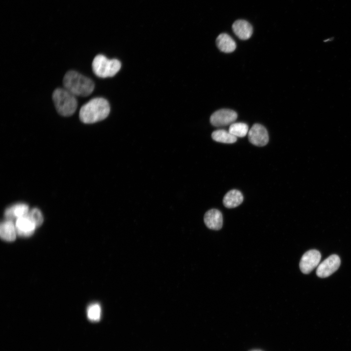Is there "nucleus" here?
<instances>
[{"label": "nucleus", "mask_w": 351, "mask_h": 351, "mask_svg": "<svg viewBox=\"0 0 351 351\" xmlns=\"http://www.w3.org/2000/svg\"><path fill=\"white\" fill-rule=\"evenodd\" d=\"M110 111V105L106 99L102 98H96L90 100L80 108L79 117L83 123H94L106 118Z\"/></svg>", "instance_id": "1"}, {"label": "nucleus", "mask_w": 351, "mask_h": 351, "mask_svg": "<svg viewBox=\"0 0 351 351\" xmlns=\"http://www.w3.org/2000/svg\"><path fill=\"white\" fill-rule=\"evenodd\" d=\"M62 83L64 88L75 96L85 97L94 91L95 84L90 78L74 70L66 72L63 77Z\"/></svg>", "instance_id": "2"}, {"label": "nucleus", "mask_w": 351, "mask_h": 351, "mask_svg": "<svg viewBox=\"0 0 351 351\" xmlns=\"http://www.w3.org/2000/svg\"><path fill=\"white\" fill-rule=\"evenodd\" d=\"M52 99L57 111L62 116H71L77 109L76 96L64 88L56 89L52 94Z\"/></svg>", "instance_id": "3"}, {"label": "nucleus", "mask_w": 351, "mask_h": 351, "mask_svg": "<svg viewBox=\"0 0 351 351\" xmlns=\"http://www.w3.org/2000/svg\"><path fill=\"white\" fill-rule=\"evenodd\" d=\"M93 71L98 77L101 78L112 77L119 71L120 62L117 59H108L103 55L96 56L92 62Z\"/></svg>", "instance_id": "4"}, {"label": "nucleus", "mask_w": 351, "mask_h": 351, "mask_svg": "<svg viewBox=\"0 0 351 351\" xmlns=\"http://www.w3.org/2000/svg\"><path fill=\"white\" fill-rule=\"evenodd\" d=\"M237 117V113L234 110L222 109L215 111L211 116L210 122L215 127L224 126L232 124Z\"/></svg>", "instance_id": "5"}, {"label": "nucleus", "mask_w": 351, "mask_h": 351, "mask_svg": "<svg viewBox=\"0 0 351 351\" xmlns=\"http://www.w3.org/2000/svg\"><path fill=\"white\" fill-rule=\"evenodd\" d=\"M321 257V254L317 250H311L306 252L299 263L301 272L305 274L309 273L319 264Z\"/></svg>", "instance_id": "6"}, {"label": "nucleus", "mask_w": 351, "mask_h": 351, "mask_svg": "<svg viewBox=\"0 0 351 351\" xmlns=\"http://www.w3.org/2000/svg\"><path fill=\"white\" fill-rule=\"evenodd\" d=\"M340 263V259L337 255H330L318 266L316 270L317 275L321 278L329 276L338 269Z\"/></svg>", "instance_id": "7"}, {"label": "nucleus", "mask_w": 351, "mask_h": 351, "mask_svg": "<svg viewBox=\"0 0 351 351\" xmlns=\"http://www.w3.org/2000/svg\"><path fill=\"white\" fill-rule=\"evenodd\" d=\"M250 142L257 146L266 145L269 141V135L267 129L260 124H254L248 132Z\"/></svg>", "instance_id": "8"}, {"label": "nucleus", "mask_w": 351, "mask_h": 351, "mask_svg": "<svg viewBox=\"0 0 351 351\" xmlns=\"http://www.w3.org/2000/svg\"><path fill=\"white\" fill-rule=\"evenodd\" d=\"M15 224L17 234L22 236L31 235L37 228L27 214L18 218Z\"/></svg>", "instance_id": "9"}, {"label": "nucleus", "mask_w": 351, "mask_h": 351, "mask_svg": "<svg viewBox=\"0 0 351 351\" xmlns=\"http://www.w3.org/2000/svg\"><path fill=\"white\" fill-rule=\"evenodd\" d=\"M204 221L206 226L209 229L218 230L222 226V214L217 209H211L205 213L204 216Z\"/></svg>", "instance_id": "10"}, {"label": "nucleus", "mask_w": 351, "mask_h": 351, "mask_svg": "<svg viewBox=\"0 0 351 351\" xmlns=\"http://www.w3.org/2000/svg\"><path fill=\"white\" fill-rule=\"evenodd\" d=\"M234 33L240 39L246 40L252 35L253 29L251 24L243 20H237L232 25Z\"/></svg>", "instance_id": "11"}, {"label": "nucleus", "mask_w": 351, "mask_h": 351, "mask_svg": "<svg viewBox=\"0 0 351 351\" xmlns=\"http://www.w3.org/2000/svg\"><path fill=\"white\" fill-rule=\"evenodd\" d=\"M28 206L24 203H18L7 208L4 212L7 219L16 220L21 217L26 215L29 212Z\"/></svg>", "instance_id": "12"}, {"label": "nucleus", "mask_w": 351, "mask_h": 351, "mask_svg": "<svg viewBox=\"0 0 351 351\" xmlns=\"http://www.w3.org/2000/svg\"><path fill=\"white\" fill-rule=\"evenodd\" d=\"M216 44L218 48L224 53L234 52L236 47L234 39L227 34H220L216 39Z\"/></svg>", "instance_id": "13"}, {"label": "nucleus", "mask_w": 351, "mask_h": 351, "mask_svg": "<svg viewBox=\"0 0 351 351\" xmlns=\"http://www.w3.org/2000/svg\"><path fill=\"white\" fill-rule=\"evenodd\" d=\"M17 234L15 224L12 220L6 219L1 223L0 235L1 238L6 241H12L15 239Z\"/></svg>", "instance_id": "14"}, {"label": "nucleus", "mask_w": 351, "mask_h": 351, "mask_svg": "<svg viewBox=\"0 0 351 351\" xmlns=\"http://www.w3.org/2000/svg\"><path fill=\"white\" fill-rule=\"evenodd\" d=\"M243 200L242 193L238 190H232L229 191L224 196V205L228 208H233L239 206Z\"/></svg>", "instance_id": "15"}, {"label": "nucleus", "mask_w": 351, "mask_h": 351, "mask_svg": "<svg viewBox=\"0 0 351 351\" xmlns=\"http://www.w3.org/2000/svg\"><path fill=\"white\" fill-rule=\"evenodd\" d=\"M212 137L215 141L224 143H233L237 140L236 136L225 130L214 131L212 134Z\"/></svg>", "instance_id": "16"}, {"label": "nucleus", "mask_w": 351, "mask_h": 351, "mask_svg": "<svg viewBox=\"0 0 351 351\" xmlns=\"http://www.w3.org/2000/svg\"><path fill=\"white\" fill-rule=\"evenodd\" d=\"M248 126L242 122L233 123L230 125L229 132L236 137H244L248 133Z\"/></svg>", "instance_id": "17"}, {"label": "nucleus", "mask_w": 351, "mask_h": 351, "mask_svg": "<svg viewBox=\"0 0 351 351\" xmlns=\"http://www.w3.org/2000/svg\"><path fill=\"white\" fill-rule=\"evenodd\" d=\"M89 319L92 321H98L101 315V308L98 304H92L89 306L87 311Z\"/></svg>", "instance_id": "18"}, {"label": "nucleus", "mask_w": 351, "mask_h": 351, "mask_svg": "<svg viewBox=\"0 0 351 351\" xmlns=\"http://www.w3.org/2000/svg\"><path fill=\"white\" fill-rule=\"evenodd\" d=\"M27 215L38 227L41 225L43 218L40 211L38 208H33L29 211Z\"/></svg>", "instance_id": "19"}, {"label": "nucleus", "mask_w": 351, "mask_h": 351, "mask_svg": "<svg viewBox=\"0 0 351 351\" xmlns=\"http://www.w3.org/2000/svg\"><path fill=\"white\" fill-rule=\"evenodd\" d=\"M331 39H328L324 40V41L326 42V41H327L331 40H332Z\"/></svg>", "instance_id": "20"}]
</instances>
